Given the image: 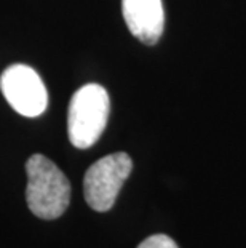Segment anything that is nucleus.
<instances>
[{"mask_svg": "<svg viewBox=\"0 0 246 248\" xmlns=\"http://www.w3.org/2000/svg\"><path fill=\"white\" fill-rule=\"evenodd\" d=\"M122 13L128 31L145 45H155L165 29L161 0H122Z\"/></svg>", "mask_w": 246, "mask_h": 248, "instance_id": "nucleus-5", "label": "nucleus"}, {"mask_svg": "<svg viewBox=\"0 0 246 248\" xmlns=\"http://www.w3.org/2000/svg\"><path fill=\"white\" fill-rule=\"evenodd\" d=\"M111 99L106 88L88 83L78 88L67 110V135L77 149H88L99 140L107 125Z\"/></svg>", "mask_w": 246, "mask_h": 248, "instance_id": "nucleus-2", "label": "nucleus"}, {"mask_svg": "<svg viewBox=\"0 0 246 248\" xmlns=\"http://www.w3.org/2000/svg\"><path fill=\"white\" fill-rule=\"evenodd\" d=\"M0 90L5 99L24 117H39L48 106V92L35 69L13 64L0 76Z\"/></svg>", "mask_w": 246, "mask_h": 248, "instance_id": "nucleus-4", "label": "nucleus"}, {"mask_svg": "<svg viewBox=\"0 0 246 248\" xmlns=\"http://www.w3.org/2000/svg\"><path fill=\"white\" fill-rule=\"evenodd\" d=\"M133 170V160L127 152H114L96 160L83 179L85 200L95 212H109Z\"/></svg>", "mask_w": 246, "mask_h": 248, "instance_id": "nucleus-3", "label": "nucleus"}, {"mask_svg": "<svg viewBox=\"0 0 246 248\" xmlns=\"http://www.w3.org/2000/svg\"><path fill=\"white\" fill-rule=\"evenodd\" d=\"M138 248H179V247L176 245V242L173 240L170 235L155 234L141 242Z\"/></svg>", "mask_w": 246, "mask_h": 248, "instance_id": "nucleus-6", "label": "nucleus"}, {"mask_svg": "<svg viewBox=\"0 0 246 248\" xmlns=\"http://www.w3.org/2000/svg\"><path fill=\"white\" fill-rule=\"evenodd\" d=\"M26 200L30 212L42 219H56L64 215L71 202V183L56 163L34 154L26 162Z\"/></svg>", "mask_w": 246, "mask_h": 248, "instance_id": "nucleus-1", "label": "nucleus"}]
</instances>
